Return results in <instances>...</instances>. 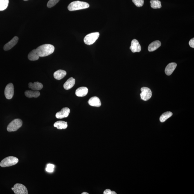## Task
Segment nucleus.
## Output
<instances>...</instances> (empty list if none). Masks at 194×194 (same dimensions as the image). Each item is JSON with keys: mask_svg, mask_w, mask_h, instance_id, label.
I'll use <instances>...</instances> for the list:
<instances>
[{"mask_svg": "<svg viewBox=\"0 0 194 194\" xmlns=\"http://www.w3.org/2000/svg\"><path fill=\"white\" fill-rule=\"evenodd\" d=\"M29 60L31 61H35L37 60L39 58V57L37 53L36 49H34L29 53L28 56Z\"/></svg>", "mask_w": 194, "mask_h": 194, "instance_id": "21", "label": "nucleus"}, {"mask_svg": "<svg viewBox=\"0 0 194 194\" xmlns=\"http://www.w3.org/2000/svg\"><path fill=\"white\" fill-rule=\"evenodd\" d=\"M29 88L33 91L40 90L43 89V84L39 82H34V83L30 82L28 84Z\"/></svg>", "mask_w": 194, "mask_h": 194, "instance_id": "14", "label": "nucleus"}, {"mask_svg": "<svg viewBox=\"0 0 194 194\" xmlns=\"http://www.w3.org/2000/svg\"><path fill=\"white\" fill-rule=\"evenodd\" d=\"M19 41V37H14L11 40L9 41L4 46L3 49L5 51H7L13 48L17 44Z\"/></svg>", "mask_w": 194, "mask_h": 194, "instance_id": "11", "label": "nucleus"}, {"mask_svg": "<svg viewBox=\"0 0 194 194\" xmlns=\"http://www.w3.org/2000/svg\"><path fill=\"white\" fill-rule=\"evenodd\" d=\"M9 0H0V11L4 10L8 7Z\"/></svg>", "mask_w": 194, "mask_h": 194, "instance_id": "24", "label": "nucleus"}, {"mask_svg": "<svg viewBox=\"0 0 194 194\" xmlns=\"http://www.w3.org/2000/svg\"><path fill=\"white\" fill-rule=\"evenodd\" d=\"M177 66V64L175 63H171L169 64L165 68V73L167 75H170L173 73L174 70Z\"/></svg>", "mask_w": 194, "mask_h": 194, "instance_id": "12", "label": "nucleus"}, {"mask_svg": "<svg viewBox=\"0 0 194 194\" xmlns=\"http://www.w3.org/2000/svg\"><path fill=\"white\" fill-rule=\"evenodd\" d=\"M130 49L133 53L140 52L141 51V46L138 40L135 39L133 40L131 42Z\"/></svg>", "mask_w": 194, "mask_h": 194, "instance_id": "9", "label": "nucleus"}, {"mask_svg": "<svg viewBox=\"0 0 194 194\" xmlns=\"http://www.w3.org/2000/svg\"><path fill=\"white\" fill-rule=\"evenodd\" d=\"M66 71L63 70H58L54 73V78L57 80H60L66 76Z\"/></svg>", "mask_w": 194, "mask_h": 194, "instance_id": "18", "label": "nucleus"}, {"mask_svg": "<svg viewBox=\"0 0 194 194\" xmlns=\"http://www.w3.org/2000/svg\"><path fill=\"white\" fill-rule=\"evenodd\" d=\"M54 165L51 164V163H48V164L47 165L46 170L48 172H53L54 171Z\"/></svg>", "mask_w": 194, "mask_h": 194, "instance_id": "27", "label": "nucleus"}, {"mask_svg": "<svg viewBox=\"0 0 194 194\" xmlns=\"http://www.w3.org/2000/svg\"><path fill=\"white\" fill-rule=\"evenodd\" d=\"M60 0H49L47 4V6L49 8L55 6Z\"/></svg>", "mask_w": 194, "mask_h": 194, "instance_id": "25", "label": "nucleus"}, {"mask_svg": "<svg viewBox=\"0 0 194 194\" xmlns=\"http://www.w3.org/2000/svg\"><path fill=\"white\" fill-rule=\"evenodd\" d=\"M132 2L137 7H140L143 6L144 3V0H132Z\"/></svg>", "mask_w": 194, "mask_h": 194, "instance_id": "26", "label": "nucleus"}, {"mask_svg": "<svg viewBox=\"0 0 194 194\" xmlns=\"http://www.w3.org/2000/svg\"><path fill=\"white\" fill-rule=\"evenodd\" d=\"M54 126L57 129H66L68 127L67 122L63 121H57L54 124Z\"/></svg>", "mask_w": 194, "mask_h": 194, "instance_id": "20", "label": "nucleus"}, {"mask_svg": "<svg viewBox=\"0 0 194 194\" xmlns=\"http://www.w3.org/2000/svg\"><path fill=\"white\" fill-rule=\"evenodd\" d=\"M14 93V88L13 84L10 83L5 88L4 94L7 99H11L13 97Z\"/></svg>", "mask_w": 194, "mask_h": 194, "instance_id": "8", "label": "nucleus"}, {"mask_svg": "<svg viewBox=\"0 0 194 194\" xmlns=\"http://www.w3.org/2000/svg\"><path fill=\"white\" fill-rule=\"evenodd\" d=\"M55 48L53 45L45 44L39 46L37 50L39 57H45L51 54L54 51Z\"/></svg>", "mask_w": 194, "mask_h": 194, "instance_id": "1", "label": "nucleus"}, {"mask_svg": "<svg viewBox=\"0 0 194 194\" xmlns=\"http://www.w3.org/2000/svg\"><path fill=\"white\" fill-rule=\"evenodd\" d=\"M151 7L153 9H159L161 8V2L159 0H151L150 1Z\"/></svg>", "mask_w": 194, "mask_h": 194, "instance_id": "23", "label": "nucleus"}, {"mask_svg": "<svg viewBox=\"0 0 194 194\" xmlns=\"http://www.w3.org/2000/svg\"><path fill=\"white\" fill-rule=\"evenodd\" d=\"M141 93H140L141 98L144 101H147L150 99L152 96V92L149 88L143 87L141 89Z\"/></svg>", "mask_w": 194, "mask_h": 194, "instance_id": "7", "label": "nucleus"}, {"mask_svg": "<svg viewBox=\"0 0 194 194\" xmlns=\"http://www.w3.org/2000/svg\"><path fill=\"white\" fill-rule=\"evenodd\" d=\"M12 190H13V187L12 188Z\"/></svg>", "mask_w": 194, "mask_h": 194, "instance_id": "31", "label": "nucleus"}, {"mask_svg": "<svg viewBox=\"0 0 194 194\" xmlns=\"http://www.w3.org/2000/svg\"><path fill=\"white\" fill-rule=\"evenodd\" d=\"M70 110L68 107H64L61 111L57 112L55 115L57 119L66 118L69 116Z\"/></svg>", "mask_w": 194, "mask_h": 194, "instance_id": "10", "label": "nucleus"}, {"mask_svg": "<svg viewBox=\"0 0 194 194\" xmlns=\"http://www.w3.org/2000/svg\"><path fill=\"white\" fill-rule=\"evenodd\" d=\"M13 191L16 194H28V189L24 185L17 183L13 187Z\"/></svg>", "mask_w": 194, "mask_h": 194, "instance_id": "6", "label": "nucleus"}, {"mask_svg": "<svg viewBox=\"0 0 194 194\" xmlns=\"http://www.w3.org/2000/svg\"><path fill=\"white\" fill-rule=\"evenodd\" d=\"M23 1H28V0H23Z\"/></svg>", "mask_w": 194, "mask_h": 194, "instance_id": "32", "label": "nucleus"}, {"mask_svg": "<svg viewBox=\"0 0 194 194\" xmlns=\"http://www.w3.org/2000/svg\"><path fill=\"white\" fill-rule=\"evenodd\" d=\"M88 103L93 107H100L101 104L100 99L96 96L92 97L89 100Z\"/></svg>", "mask_w": 194, "mask_h": 194, "instance_id": "13", "label": "nucleus"}, {"mask_svg": "<svg viewBox=\"0 0 194 194\" xmlns=\"http://www.w3.org/2000/svg\"><path fill=\"white\" fill-rule=\"evenodd\" d=\"M172 113L170 111H167V112L163 113L160 117V120L162 123L164 122L166 120L168 119V118L172 116Z\"/></svg>", "mask_w": 194, "mask_h": 194, "instance_id": "22", "label": "nucleus"}, {"mask_svg": "<svg viewBox=\"0 0 194 194\" xmlns=\"http://www.w3.org/2000/svg\"><path fill=\"white\" fill-rule=\"evenodd\" d=\"M190 46L192 48H194V38L192 39L189 41V43Z\"/></svg>", "mask_w": 194, "mask_h": 194, "instance_id": "29", "label": "nucleus"}, {"mask_svg": "<svg viewBox=\"0 0 194 194\" xmlns=\"http://www.w3.org/2000/svg\"><path fill=\"white\" fill-rule=\"evenodd\" d=\"M161 46L160 41L156 40L151 43L148 47V50L149 51L151 52L157 50Z\"/></svg>", "mask_w": 194, "mask_h": 194, "instance_id": "16", "label": "nucleus"}, {"mask_svg": "<svg viewBox=\"0 0 194 194\" xmlns=\"http://www.w3.org/2000/svg\"><path fill=\"white\" fill-rule=\"evenodd\" d=\"M75 83V80L73 77H71L66 81L63 85V87L66 90L71 89L74 86Z\"/></svg>", "mask_w": 194, "mask_h": 194, "instance_id": "17", "label": "nucleus"}, {"mask_svg": "<svg viewBox=\"0 0 194 194\" xmlns=\"http://www.w3.org/2000/svg\"><path fill=\"white\" fill-rule=\"evenodd\" d=\"M88 93L87 88L85 87H79L75 91V95L78 97H84L86 96Z\"/></svg>", "mask_w": 194, "mask_h": 194, "instance_id": "15", "label": "nucleus"}, {"mask_svg": "<svg viewBox=\"0 0 194 194\" xmlns=\"http://www.w3.org/2000/svg\"><path fill=\"white\" fill-rule=\"evenodd\" d=\"M25 93V96L28 98H37L40 95V93L38 91H26Z\"/></svg>", "mask_w": 194, "mask_h": 194, "instance_id": "19", "label": "nucleus"}, {"mask_svg": "<svg viewBox=\"0 0 194 194\" xmlns=\"http://www.w3.org/2000/svg\"><path fill=\"white\" fill-rule=\"evenodd\" d=\"M89 193H87V192H84L83 193H82V194H89Z\"/></svg>", "mask_w": 194, "mask_h": 194, "instance_id": "30", "label": "nucleus"}, {"mask_svg": "<svg viewBox=\"0 0 194 194\" xmlns=\"http://www.w3.org/2000/svg\"><path fill=\"white\" fill-rule=\"evenodd\" d=\"M104 194H116V193L114 191H111L110 189H107L104 190Z\"/></svg>", "mask_w": 194, "mask_h": 194, "instance_id": "28", "label": "nucleus"}, {"mask_svg": "<svg viewBox=\"0 0 194 194\" xmlns=\"http://www.w3.org/2000/svg\"><path fill=\"white\" fill-rule=\"evenodd\" d=\"M89 7V4L85 2L75 1L72 2L68 5V10L72 11L87 8Z\"/></svg>", "mask_w": 194, "mask_h": 194, "instance_id": "2", "label": "nucleus"}, {"mask_svg": "<svg viewBox=\"0 0 194 194\" xmlns=\"http://www.w3.org/2000/svg\"><path fill=\"white\" fill-rule=\"evenodd\" d=\"M22 125V120L19 119H16L9 124L7 128V130L9 132H14L17 131Z\"/></svg>", "mask_w": 194, "mask_h": 194, "instance_id": "4", "label": "nucleus"}, {"mask_svg": "<svg viewBox=\"0 0 194 194\" xmlns=\"http://www.w3.org/2000/svg\"><path fill=\"white\" fill-rule=\"evenodd\" d=\"M100 34L98 32H93L88 34L84 39V42L87 45H92L94 43L99 37Z\"/></svg>", "mask_w": 194, "mask_h": 194, "instance_id": "5", "label": "nucleus"}, {"mask_svg": "<svg viewBox=\"0 0 194 194\" xmlns=\"http://www.w3.org/2000/svg\"><path fill=\"white\" fill-rule=\"evenodd\" d=\"M19 160L18 158L14 156H9L3 159L0 163L1 167H6L13 166L18 163Z\"/></svg>", "mask_w": 194, "mask_h": 194, "instance_id": "3", "label": "nucleus"}]
</instances>
